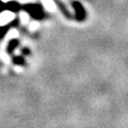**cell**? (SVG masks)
I'll list each match as a JSON object with an SVG mask.
<instances>
[{"label":"cell","instance_id":"1","mask_svg":"<svg viewBox=\"0 0 128 128\" xmlns=\"http://www.w3.org/2000/svg\"><path fill=\"white\" fill-rule=\"evenodd\" d=\"M27 11L31 15H33L34 17H42L43 16V11L41 9V6H29Z\"/></svg>","mask_w":128,"mask_h":128},{"label":"cell","instance_id":"2","mask_svg":"<svg viewBox=\"0 0 128 128\" xmlns=\"http://www.w3.org/2000/svg\"><path fill=\"white\" fill-rule=\"evenodd\" d=\"M73 6L76 9V12L78 13L77 14V19H78V20H82V19L84 18V16H86V12H84V10H83L82 6L80 4L79 2H74Z\"/></svg>","mask_w":128,"mask_h":128}]
</instances>
